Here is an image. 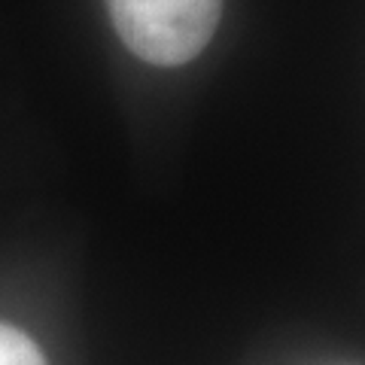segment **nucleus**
I'll use <instances>...</instances> for the list:
<instances>
[{"label":"nucleus","instance_id":"f257e3e1","mask_svg":"<svg viewBox=\"0 0 365 365\" xmlns=\"http://www.w3.org/2000/svg\"><path fill=\"white\" fill-rule=\"evenodd\" d=\"M113 25L137 58L177 67L210 43L222 0H107Z\"/></svg>","mask_w":365,"mask_h":365},{"label":"nucleus","instance_id":"f03ea898","mask_svg":"<svg viewBox=\"0 0 365 365\" xmlns=\"http://www.w3.org/2000/svg\"><path fill=\"white\" fill-rule=\"evenodd\" d=\"M0 365H46V359L21 329L0 323Z\"/></svg>","mask_w":365,"mask_h":365}]
</instances>
